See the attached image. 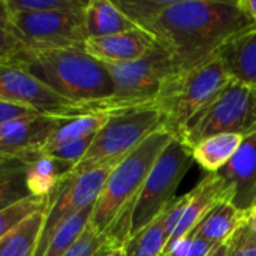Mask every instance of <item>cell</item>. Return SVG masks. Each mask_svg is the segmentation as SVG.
I'll return each instance as SVG.
<instances>
[{
    "label": "cell",
    "instance_id": "21",
    "mask_svg": "<svg viewBox=\"0 0 256 256\" xmlns=\"http://www.w3.org/2000/svg\"><path fill=\"white\" fill-rule=\"evenodd\" d=\"M44 214L45 208L33 213L3 238H0V256L34 255L44 225Z\"/></svg>",
    "mask_w": 256,
    "mask_h": 256
},
{
    "label": "cell",
    "instance_id": "7",
    "mask_svg": "<svg viewBox=\"0 0 256 256\" xmlns=\"http://www.w3.org/2000/svg\"><path fill=\"white\" fill-rule=\"evenodd\" d=\"M256 132V87L231 80L226 87L186 126L182 141L194 147L219 134Z\"/></svg>",
    "mask_w": 256,
    "mask_h": 256
},
{
    "label": "cell",
    "instance_id": "37",
    "mask_svg": "<svg viewBox=\"0 0 256 256\" xmlns=\"http://www.w3.org/2000/svg\"><path fill=\"white\" fill-rule=\"evenodd\" d=\"M3 160H4V158H0V164H2Z\"/></svg>",
    "mask_w": 256,
    "mask_h": 256
},
{
    "label": "cell",
    "instance_id": "20",
    "mask_svg": "<svg viewBox=\"0 0 256 256\" xmlns=\"http://www.w3.org/2000/svg\"><path fill=\"white\" fill-rule=\"evenodd\" d=\"M110 114L108 112H87V114H76V116H64L48 138L45 146L40 150H51L60 147L63 144L76 141L80 138L98 134L100 128L106 123Z\"/></svg>",
    "mask_w": 256,
    "mask_h": 256
},
{
    "label": "cell",
    "instance_id": "19",
    "mask_svg": "<svg viewBox=\"0 0 256 256\" xmlns=\"http://www.w3.org/2000/svg\"><path fill=\"white\" fill-rule=\"evenodd\" d=\"M244 136L240 134H219L202 140L192 147L194 162L208 174L222 171L237 154Z\"/></svg>",
    "mask_w": 256,
    "mask_h": 256
},
{
    "label": "cell",
    "instance_id": "31",
    "mask_svg": "<svg viewBox=\"0 0 256 256\" xmlns=\"http://www.w3.org/2000/svg\"><path fill=\"white\" fill-rule=\"evenodd\" d=\"M228 256H256V244L246 240L238 231L231 238Z\"/></svg>",
    "mask_w": 256,
    "mask_h": 256
},
{
    "label": "cell",
    "instance_id": "24",
    "mask_svg": "<svg viewBox=\"0 0 256 256\" xmlns=\"http://www.w3.org/2000/svg\"><path fill=\"white\" fill-rule=\"evenodd\" d=\"M122 246L108 234L98 232L90 224L63 256H105Z\"/></svg>",
    "mask_w": 256,
    "mask_h": 256
},
{
    "label": "cell",
    "instance_id": "15",
    "mask_svg": "<svg viewBox=\"0 0 256 256\" xmlns=\"http://www.w3.org/2000/svg\"><path fill=\"white\" fill-rule=\"evenodd\" d=\"M218 58L231 80L256 87V27L226 42Z\"/></svg>",
    "mask_w": 256,
    "mask_h": 256
},
{
    "label": "cell",
    "instance_id": "23",
    "mask_svg": "<svg viewBox=\"0 0 256 256\" xmlns=\"http://www.w3.org/2000/svg\"><path fill=\"white\" fill-rule=\"evenodd\" d=\"M26 172L27 165L20 159H4L0 164V210L30 196Z\"/></svg>",
    "mask_w": 256,
    "mask_h": 256
},
{
    "label": "cell",
    "instance_id": "9",
    "mask_svg": "<svg viewBox=\"0 0 256 256\" xmlns=\"http://www.w3.org/2000/svg\"><path fill=\"white\" fill-rule=\"evenodd\" d=\"M117 164L118 162H110L80 174L69 172L57 184V188L46 196L48 201L44 214V225L33 256L44 255L51 237L66 220L81 210L96 204L110 172Z\"/></svg>",
    "mask_w": 256,
    "mask_h": 256
},
{
    "label": "cell",
    "instance_id": "4",
    "mask_svg": "<svg viewBox=\"0 0 256 256\" xmlns=\"http://www.w3.org/2000/svg\"><path fill=\"white\" fill-rule=\"evenodd\" d=\"M114 86L112 96L98 105L92 112H118L136 108L156 106L168 81L180 72L171 54L159 44L141 58L122 63L105 64Z\"/></svg>",
    "mask_w": 256,
    "mask_h": 256
},
{
    "label": "cell",
    "instance_id": "29",
    "mask_svg": "<svg viewBox=\"0 0 256 256\" xmlns=\"http://www.w3.org/2000/svg\"><path fill=\"white\" fill-rule=\"evenodd\" d=\"M220 244L212 243L207 240H201L189 234L186 238H183L180 243L176 244L170 256H210L216 248Z\"/></svg>",
    "mask_w": 256,
    "mask_h": 256
},
{
    "label": "cell",
    "instance_id": "30",
    "mask_svg": "<svg viewBox=\"0 0 256 256\" xmlns=\"http://www.w3.org/2000/svg\"><path fill=\"white\" fill-rule=\"evenodd\" d=\"M42 112L24 106V105H16V104H9V102H0V124L6 122H12L16 118H24V117H33L39 116Z\"/></svg>",
    "mask_w": 256,
    "mask_h": 256
},
{
    "label": "cell",
    "instance_id": "28",
    "mask_svg": "<svg viewBox=\"0 0 256 256\" xmlns=\"http://www.w3.org/2000/svg\"><path fill=\"white\" fill-rule=\"evenodd\" d=\"M94 135L96 134L84 136V138H80V140L68 142V144H63V146L51 148V150H39V152L44 153V154H48L51 158H56L58 160H63L66 164H70L75 168L82 160V158L86 156L87 150L90 148V146H92V142L94 140Z\"/></svg>",
    "mask_w": 256,
    "mask_h": 256
},
{
    "label": "cell",
    "instance_id": "25",
    "mask_svg": "<svg viewBox=\"0 0 256 256\" xmlns=\"http://www.w3.org/2000/svg\"><path fill=\"white\" fill-rule=\"evenodd\" d=\"M46 198L44 196H27L3 210H0V238L16 228L33 213L46 207Z\"/></svg>",
    "mask_w": 256,
    "mask_h": 256
},
{
    "label": "cell",
    "instance_id": "26",
    "mask_svg": "<svg viewBox=\"0 0 256 256\" xmlns=\"http://www.w3.org/2000/svg\"><path fill=\"white\" fill-rule=\"evenodd\" d=\"M9 14H44L82 9L86 0H6Z\"/></svg>",
    "mask_w": 256,
    "mask_h": 256
},
{
    "label": "cell",
    "instance_id": "5",
    "mask_svg": "<svg viewBox=\"0 0 256 256\" xmlns=\"http://www.w3.org/2000/svg\"><path fill=\"white\" fill-rule=\"evenodd\" d=\"M231 81L225 66L214 60L188 72H177L156 102L165 130L182 138L189 122L202 111Z\"/></svg>",
    "mask_w": 256,
    "mask_h": 256
},
{
    "label": "cell",
    "instance_id": "1",
    "mask_svg": "<svg viewBox=\"0 0 256 256\" xmlns=\"http://www.w3.org/2000/svg\"><path fill=\"white\" fill-rule=\"evenodd\" d=\"M114 3L171 54L180 72L214 60L226 42L256 27L238 2L114 0Z\"/></svg>",
    "mask_w": 256,
    "mask_h": 256
},
{
    "label": "cell",
    "instance_id": "8",
    "mask_svg": "<svg viewBox=\"0 0 256 256\" xmlns=\"http://www.w3.org/2000/svg\"><path fill=\"white\" fill-rule=\"evenodd\" d=\"M192 164V147L174 136L156 159L136 198L130 219V236L147 226L176 200L177 188Z\"/></svg>",
    "mask_w": 256,
    "mask_h": 256
},
{
    "label": "cell",
    "instance_id": "27",
    "mask_svg": "<svg viewBox=\"0 0 256 256\" xmlns=\"http://www.w3.org/2000/svg\"><path fill=\"white\" fill-rule=\"evenodd\" d=\"M27 48L9 24H0V64H21Z\"/></svg>",
    "mask_w": 256,
    "mask_h": 256
},
{
    "label": "cell",
    "instance_id": "35",
    "mask_svg": "<svg viewBox=\"0 0 256 256\" xmlns=\"http://www.w3.org/2000/svg\"><path fill=\"white\" fill-rule=\"evenodd\" d=\"M230 246H231V240H230V242H226V243H224V244H220L219 248H216V249L213 250V254H212L210 256H228Z\"/></svg>",
    "mask_w": 256,
    "mask_h": 256
},
{
    "label": "cell",
    "instance_id": "11",
    "mask_svg": "<svg viewBox=\"0 0 256 256\" xmlns=\"http://www.w3.org/2000/svg\"><path fill=\"white\" fill-rule=\"evenodd\" d=\"M0 102L33 108L42 114L72 116L75 105L36 80L22 64H0Z\"/></svg>",
    "mask_w": 256,
    "mask_h": 256
},
{
    "label": "cell",
    "instance_id": "16",
    "mask_svg": "<svg viewBox=\"0 0 256 256\" xmlns=\"http://www.w3.org/2000/svg\"><path fill=\"white\" fill-rule=\"evenodd\" d=\"M244 219L246 212L240 210L232 201H224L212 208L190 234L201 240L224 244L242 228Z\"/></svg>",
    "mask_w": 256,
    "mask_h": 256
},
{
    "label": "cell",
    "instance_id": "2",
    "mask_svg": "<svg viewBox=\"0 0 256 256\" xmlns=\"http://www.w3.org/2000/svg\"><path fill=\"white\" fill-rule=\"evenodd\" d=\"M42 84L75 105L76 114L92 112L112 96V80L104 63L82 45L27 51L21 63Z\"/></svg>",
    "mask_w": 256,
    "mask_h": 256
},
{
    "label": "cell",
    "instance_id": "38",
    "mask_svg": "<svg viewBox=\"0 0 256 256\" xmlns=\"http://www.w3.org/2000/svg\"><path fill=\"white\" fill-rule=\"evenodd\" d=\"M254 206H256V201H255V202H254ZM254 206H252V207H254Z\"/></svg>",
    "mask_w": 256,
    "mask_h": 256
},
{
    "label": "cell",
    "instance_id": "32",
    "mask_svg": "<svg viewBox=\"0 0 256 256\" xmlns=\"http://www.w3.org/2000/svg\"><path fill=\"white\" fill-rule=\"evenodd\" d=\"M238 232L249 242L256 244V206L246 210V219Z\"/></svg>",
    "mask_w": 256,
    "mask_h": 256
},
{
    "label": "cell",
    "instance_id": "34",
    "mask_svg": "<svg viewBox=\"0 0 256 256\" xmlns=\"http://www.w3.org/2000/svg\"><path fill=\"white\" fill-rule=\"evenodd\" d=\"M9 18H10V14H9L6 0H0V24H8Z\"/></svg>",
    "mask_w": 256,
    "mask_h": 256
},
{
    "label": "cell",
    "instance_id": "10",
    "mask_svg": "<svg viewBox=\"0 0 256 256\" xmlns=\"http://www.w3.org/2000/svg\"><path fill=\"white\" fill-rule=\"evenodd\" d=\"M84 8L64 12L14 14L8 24L27 51L82 45L87 39Z\"/></svg>",
    "mask_w": 256,
    "mask_h": 256
},
{
    "label": "cell",
    "instance_id": "12",
    "mask_svg": "<svg viewBox=\"0 0 256 256\" xmlns=\"http://www.w3.org/2000/svg\"><path fill=\"white\" fill-rule=\"evenodd\" d=\"M64 116L39 114L0 124V158L20 159L39 152Z\"/></svg>",
    "mask_w": 256,
    "mask_h": 256
},
{
    "label": "cell",
    "instance_id": "13",
    "mask_svg": "<svg viewBox=\"0 0 256 256\" xmlns=\"http://www.w3.org/2000/svg\"><path fill=\"white\" fill-rule=\"evenodd\" d=\"M236 188L228 183L220 174H207L200 184L190 190L189 202L182 214V219L166 243L162 256H170L177 243L186 238L194 228L206 218V214L224 201H234Z\"/></svg>",
    "mask_w": 256,
    "mask_h": 256
},
{
    "label": "cell",
    "instance_id": "33",
    "mask_svg": "<svg viewBox=\"0 0 256 256\" xmlns=\"http://www.w3.org/2000/svg\"><path fill=\"white\" fill-rule=\"evenodd\" d=\"M238 4L256 24V0H238Z\"/></svg>",
    "mask_w": 256,
    "mask_h": 256
},
{
    "label": "cell",
    "instance_id": "17",
    "mask_svg": "<svg viewBox=\"0 0 256 256\" xmlns=\"http://www.w3.org/2000/svg\"><path fill=\"white\" fill-rule=\"evenodd\" d=\"M22 162L27 165L26 182L27 189L32 196L46 198L57 184L74 170L70 164L44 154L40 152L32 153L24 158Z\"/></svg>",
    "mask_w": 256,
    "mask_h": 256
},
{
    "label": "cell",
    "instance_id": "6",
    "mask_svg": "<svg viewBox=\"0 0 256 256\" xmlns=\"http://www.w3.org/2000/svg\"><path fill=\"white\" fill-rule=\"evenodd\" d=\"M162 129H165L164 117L156 106L111 112L94 135L82 160L70 172L80 174L110 162H120L150 135Z\"/></svg>",
    "mask_w": 256,
    "mask_h": 256
},
{
    "label": "cell",
    "instance_id": "36",
    "mask_svg": "<svg viewBox=\"0 0 256 256\" xmlns=\"http://www.w3.org/2000/svg\"><path fill=\"white\" fill-rule=\"evenodd\" d=\"M105 256H124L123 255V249H117V250H112L111 254H108V255Z\"/></svg>",
    "mask_w": 256,
    "mask_h": 256
},
{
    "label": "cell",
    "instance_id": "18",
    "mask_svg": "<svg viewBox=\"0 0 256 256\" xmlns=\"http://www.w3.org/2000/svg\"><path fill=\"white\" fill-rule=\"evenodd\" d=\"M136 28L111 0H88L84 8L86 38H104Z\"/></svg>",
    "mask_w": 256,
    "mask_h": 256
},
{
    "label": "cell",
    "instance_id": "14",
    "mask_svg": "<svg viewBox=\"0 0 256 256\" xmlns=\"http://www.w3.org/2000/svg\"><path fill=\"white\" fill-rule=\"evenodd\" d=\"M156 40L142 28L136 27L129 32L92 38L84 40V50L88 56L104 64L130 63L146 56Z\"/></svg>",
    "mask_w": 256,
    "mask_h": 256
},
{
    "label": "cell",
    "instance_id": "22",
    "mask_svg": "<svg viewBox=\"0 0 256 256\" xmlns=\"http://www.w3.org/2000/svg\"><path fill=\"white\" fill-rule=\"evenodd\" d=\"M165 210L141 231L132 234L123 244L124 256H162L168 243L165 231Z\"/></svg>",
    "mask_w": 256,
    "mask_h": 256
},
{
    "label": "cell",
    "instance_id": "3",
    "mask_svg": "<svg viewBox=\"0 0 256 256\" xmlns=\"http://www.w3.org/2000/svg\"><path fill=\"white\" fill-rule=\"evenodd\" d=\"M172 138L165 129L150 135L112 168L104 184L90 225L98 232L108 234L122 248L130 236V219L142 184Z\"/></svg>",
    "mask_w": 256,
    "mask_h": 256
}]
</instances>
